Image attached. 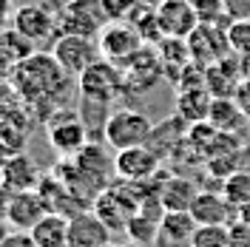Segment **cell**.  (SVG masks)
<instances>
[{
    "label": "cell",
    "instance_id": "d590c367",
    "mask_svg": "<svg viewBox=\"0 0 250 247\" xmlns=\"http://www.w3.org/2000/svg\"><path fill=\"white\" fill-rule=\"evenodd\" d=\"M0 247H37V242L31 239V233H23V230H12L6 236V242Z\"/></svg>",
    "mask_w": 250,
    "mask_h": 247
},
{
    "label": "cell",
    "instance_id": "74e56055",
    "mask_svg": "<svg viewBox=\"0 0 250 247\" xmlns=\"http://www.w3.org/2000/svg\"><path fill=\"white\" fill-rule=\"evenodd\" d=\"M15 68H17V62H15V60H9V57L0 51V88L12 82V77H15Z\"/></svg>",
    "mask_w": 250,
    "mask_h": 247
},
{
    "label": "cell",
    "instance_id": "ee69618b",
    "mask_svg": "<svg viewBox=\"0 0 250 247\" xmlns=\"http://www.w3.org/2000/svg\"><path fill=\"white\" fill-rule=\"evenodd\" d=\"M103 247H123V245H114V242H108V245H103Z\"/></svg>",
    "mask_w": 250,
    "mask_h": 247
},
{
    "label": "cell",
    "instance_id": "30bf717a",
    "mask_svg": "<svg viewBox=\"0 0 250 247\" xmlns=\"http://www.w3.org/2000/svg\"><path fill=\"white\" fill-rule=\"evenodd\" d=\"M162 159L159 154H154L148 145H137V148H125L114 154V176L123 179V182H151L156 173H159Z\"/></svg>",
    "mask_w": 250,
    "mask_h": 247
},
{
    "label": "cell",
    "instance_id": "7bdbcfd3",
    "mask_svg": "<svg viewBox=\"0 0 250 247\" xmlns=\"http://www.w3.org/2000/svg\"><path fill=\"white\" fill-rule=\"evenodd\" d=\"M140 6H148V9H159L162 6V0H137Z\"/></svg>",
    "mask_w": 250,
    "mask_h": 247
},
{
    "label": "cell",
    "instance_id": "4dcf8cb0",
    "mask_svg": "<svg viewBox=\"0 0 250 247\" xmlns=\"http://www.w3.org/2000/svg\"><path fill=\"white\" fill-rule=\"evenodd\" d=\"M196 15L199 23H213V26H230L233 20L228 15V0H188Z\"/></svg>",
    "mask_w": 250,
    "mask_h": 247
},
{
    "label": "cell",
    "instance_id": "cb8c5ba5",
    "mask_svg": "<svg viewBox=\"0 0 250 247\" xmlns=\"http://www.w3.org/2000/svg\"><path fill=\"white\" fill-rule=\"evenodd\" d=\"M31 108L29 103L23 100V94L17 91L15 85H3L0 88V123H12V125H20L29 131V123H31Z\"/></svg>",
    "mask_w": 250,
    "mask_h": 247
},
{
    "label": "cell",
    "instance_id": "e0dca14e",
    "mask_svg": "<svg viewBox=\"0 0 250 247\" xmlns=\"http://www.w3.org/2000/svg\"><path fill=\"white\" fill-rule=\"evenodd\" d=\"M190 216L196 219V225H233L236 210L222 190H199L190 205Z\"/></svg>",
    "mask_w": 250,
    "mask_h": 247
},
{
    "label": "cell",
    "instance_id": "83f0119b",
    "mask_svg": "<svg viewBox=\"0 0 250 247\" xmlns=\"http://www.w3.org/2000/svg\"><path fill=\"white\" fill-rule=\"evenodd\" d=\"M26 139H29L26 128L12 123H0V165L17 154H26Z\"/></svg>",
    "mask_w": 250,
    "mask_h": 247
},
{
    "label": "cell",
    "instance_id": "d6986e66",
    "mask_svg": "<svg viewBox=\"0 0 250 247\" xmlns=\"http://www.w3.org/2000/svg\"><path fill=\"white\" fill-rule=\"evenodd\" d=\"M196 219L190 210H165L159 219V239L156 245L165 247H190V236L196 230Z\"/></svg>",
    "mask_w": 250,
    "mask_h": 247
},
{
    "label": "cell",
    "instance_id": "277c9868",
    "mask_svg": "<svg viewBox=\"0 0 250 247\" xmlns=\"http://www.w3.org/2000/svg\"><path fill=\"white\" fill-rule=\"evenodd\" d=\"M77 88L83 100H94V103H105L111 105L120 94H125V74L117 62L100 60L94 62L91 68H85L77 77Z\"/></svg>",
    "mask_w": 250,
    "mask_h": 247
},
{
    "label": "cell",
    "instance_id": "8992f818",
    "mask_svg": "<svg viewBox=\"0 0 250 247\" xmlns=\"http://www.w3.org/2000/svg\"><path fill=\"white\" fill-rule=\"evenodd\" d=\"M51 57L60 62V68L68 77L77 80L85 68H91L100 60V43L94 37H83V34H65L60 31L51 40Z\"/></svg>",
    "mask_w": 250,
    "mask_h": 247
},
{
    "label": "cell",
    "instance_id": "f35d334b",
    "mask_svg": "<svg viewBox=\"0 0 250 247\" xmlns=\"http://www.w3.org/2000/svg\"><path fill=\"white\" fill-rule=\"evenodd\" d=\"M239 57V71H242V77L250 80V54H236Z\"/></svg>",
    "mask_w": 250,
    "mask_h": 247
},
{
    "label": "cell",
    "instance_id": "ab89813d",
    "mask_svg": "<svg viewBox=\"0 0 250 247\" xmlns=\"http://www.w3.org/2000/svg\"><path fill=\"white\" fill-rule=\"evenodd\" d=\"M236 222H248L250 225V202H245L242 207H236Z\"/></svg>",
    "mask_w": 250,
    "mask_h": 247
},
{
    "label": "cell",
    "instance_id": "836d02e7",
    "mask_svg": "<svg viewBox=\"0 0 250 247\" xmlns=\"http://www.w3.org/2000/svg\"><path fill=\"white\" fill-rule=\"evenodd\" d=\"M108 20H128V15L137 9V0H103Z\"/></svg>",
    "mask_w": 250,
    "mask_h": 247
},
{
    "label": "cell",
    "instance_id": "ffe728a7",
    "mask_svg": "<svg viewBox=\"0 0 250 247\" xmlns=\"http://www.w3.org/2000/svg\"><path fill=\"white\" fill-rule=\"evenodd\" d=\"M210 103H213V97H210V91L205 85H199V88H179V94H176V117L185 125L208 123Z\"/></svg>",
    "mask_w": 250,
    "mask_h": 247
},
{
    "label": "cell",
    "instance_id": "d4e9b609",
    "mask_svg": "<svg viewBox=\"0 0 250 247\" xmlns=\"http://www.w3.org/2000/svg\"><path fill=\"white\" fill-rule=\"evenodd\" d=\"M208 123L213 125L216 131H222V134H236L242 125L248 123V117L236 105V100H213L210 103V114H208Z\"/></svg>",
    "mask_w": 250,
    "mask_h": 247
},
{
    "label": "cell",
    "instance_id": "52a82bcc",
    "mask_svg": "<svg viewBox=\"0 0 250 247\" xmlns=\"http://www.w3.org/2000/svg\"><path fill=\"white\" fill-rule=\"evenodd\" d=\"M111 20L105 15L103 0H71L60 15V31L65 34H83V37H100V31Z\"/></svg>",
    "mask_w": 250,
    "mask_h": 247
},
{
    "label": "cell",
    "instance_id": "7a4b0ae2",
    "mask_svg": "<svg viewBox=\"0 0 250 247\" xmlns=\"http://www.w3.org/2000/svg\"><path fill=\"white\" fill-rule=\"evenodd\" d=\"M91 210L108 225V230H125V225L137 216V210H140L137 185L134 182H123V179L111 182L105 190L97 193Z\"/></svg>",
    "mask_w": 250,
    "mask_h": 247
},
{
    "label": "cell",
    "instance_id": "4316f807",
    "mask_svg": "<svg viewBox=\"0 0 250 247\" xmlns=\"http://www.w3.org/2000/svg\"><path fill=\"white\" fill-rule=\"evenodd\" d=\"M128 23L137 29V34L142 37L145 46H156L162 40V31H159V20H156V9H148V6H140L128 15Z\"/></svg>",
    "mask_w": 250,
    "mask_h": 247
},
{
    "label": "cell",
    "instance_id": "5b68a950",
    "mask_svg": "<svg viewBox=\"0 0 250 247\" xmlns=\"http://www.w3.org/2000/svg\"><path fill=\"white\" fill-rule=\"evenodd\" d=\"M46 137L48 145L60 156H77L88 145V128L83 123L80 111L74 108H60L46 120Z\"/></svg>",
    "mask_w": 250,
    "mask_h": 247
},
{
    "label": "cell",
    "instance_id": "9a60e30c",
    "mask_svg": "<svg viewBox=\"0 0 250 247\" xmlns=\"http://www.w3.org/2000/svg\"><path fill=\"white\" fill-rule=\"evenodd\" d=\"M242 71H239V57L230 54L225 60L213 62L210 68H205V88L210 91L213 100H233L239 85H242Z\"/></svg>",
    "mask_w": 250,
    "mask_h": 247
},
{
    "label": "cell",
    "instance_id": "8fae6325",
    "mask_svg": "<svg viewBox=\"0 0 250 247\" xmlns=\"http://www.w3.org/2000/svg\"><path fill=\"white\" fill-rule=\"evenodd\" d=\"M120 68H123V74H125V88H128V94H140V91L154 88L156 82L162 80V74H165L156 46H142Z\"/></svg>",
    "mask_w": 250,
    "mask_h": 247
},
{
    "label": "cell",
    "instance_id": "8d00e7d4",
    "mask_svg": "<svg viewBox=\"0 0 250 247\" xmlns=\"http://www.w3.org/2000/svg\"><path fill=\"white\" fill-rule=\"evenodd\" d=\"M233 100H236V105L242 108V114L250 120V80H242V85H239Z\"/></svg>",
    "mask_w": 250,
    "mask_h": 247
},
{
    "label": "cell",
    "instance_id": "b9f144b4",
    "mask_svg": "<svg viewBox=\"0 0 250 247\" xmlns=\"http://www.w3.org/2000/svg\"><path fill=\"white\" fill-rule=\"evenodd\" d=\"M6 17H9V0H0V26L6 23Z\"/></svg>",
    "mask_w": 250,
    "mask_h": 247
},
{
    "label": "cell",
    "instance_id": "ac0fdd59",
    "mask_svg": "<svg viewBox=\"0 0 250 247\" xmlns=\"http://www.w3.org/2000/svg\"><path fill=\"white\" fill-rule=\"evenodd\" d=\"M43 179V173L37 168V162L29 154H17L9 162H3V176H0V185L12 193H23V190H37Z\"/></svg>",
    "mask_w": 250,
    "mask_h": 247
},
{
    "label": "cell",
    "instance_id": "5bb4252c",
    "mask_svg": "<svg viewBox=\"0 0 250 247\" xmlns=\"http://www.w3.org/2000/svg\"><path fill=\"white\" fill-rule=\"evenodd\" d=\"M46 213H51V210H48V205L43 202V196L37 190H23V193H12L9 210H6V222L12 227H17V230L29 233Z\"/></svg>",
    "mask_w": 250,
    "mask_h": 247
},
{
    "label": "cell",
    "instance_id": "d6a6232c",
    "mask_svg": "<svg viewBox=\"0 0 250 247\" xmlns=\"http://www.w3.org/2000/svg\"><path fill=\"white\" fill-rule=\"evenodd\" d=\"M228 43L233 54H250V17L233 20L228 26Z\"/></svg>",
    "mask_w": 250,
    "mask_h": 247
},
{
    "label": "cell",
    "instance_id": "f1b7e54d",
    "mask_svg": "<svg viewBox=\"0 0 250 247\" xmlns=\"http://www.w3.org/2000/svg\"><path fill=\"white\" fill-rule=\"evenodd\" d=\"M0 51L9 60L23 62L26 57L34 54V43H31L29 37H23L17 29H6V31H0Z\"/></svg>",
    "mask_w": 250,
    "mask_h": 247
},
{
    "label": "cell",
    "instance_id": "4fadbf2b",
    "mask_svg": "<svg viewBox=\"0 0 250 247\" xmlns=\"http://www.w3.org/2000/svg\"><path fill=\"white\" fill-rule=\"evenodd\" d=\"M156 20L162 37H179V40H188L199 26V15L188 0H162V6L156 9Z\"/></svg>",
    "mask_w": 250,
    "mask_h": 247
},
{
    "label": "cell",
    "instance_id": "1f68e13d",
    "mask_svg": "<svg viewBox=\"0 0 250 247\" xmlns=\"http://www.w3.org/2000/svg\"><path fill=\"white\" fill-rule=\"evenodd\" d=\"M222 193L233 205V210L242 207L245 202H250V170H236L233 176H228L222 182Z\"/></svg>",
    "mask_w": 250,
    "mask_h": 247
},
{
    "label": "cell",
    "instance_id": "484cf974",
    "mask_svg": "<svg viewBox=\"0 0 250 247\" xmlns=\"http://www.w3.org/2000/svg\"><path fill=\"white\" fill-rule=\"evenodd\" d=\"M159 219L156 213H145V210H137V216L125 225V233L128 239L137 247H154L156 239H159Z\"/></svg>",
    "mask_w": 250,
    "mask_h": 247
},
{
    "label": "cell",
    "instance_id": "ba28073f",
    "mask_svg": "<svg viewBox=\"0 0 250 247\" xmlns=\"http://www.w3.org/2000/svg\"><path fill=\"white\" fill-rule=\"evenodd\" d=\"M188 48H190V60L199 62L202 68H210L213 62L233 54L228 43V26H213V23H199L188 37Z\"/></svg>",
    "mask_w": 250,
    "mask_h": 247
},
{
    "label": "cell",
    "instance_id": "e575fe53",
    "mask_svg": "<svg viewBox=\"0 0 250 247\" xmlns=\"http://www.w3.org/2000/svg\"><path fill=\"white\" fill-rule=\"evenodd\" d=\"M230 247H250V225L233 222L230 225Z\"/></svg>",
    "mask_w": 250,
    "mask_h": 247
},
{
    "label": "cell",
    "instance_id": "60d3db41",
    "mask_svg": "<svg viewBox=\"0 0 250 247\" xmlns=\"http://www.w3.org/2000/svg\"><path fill=\"white\" fill-rule=\"evenodd\" d=\"M9 227H12V225H9V222H6V219L0 216V245H3V242H6V236H9V233H12V230H9Z\"/></svg>",
    "mask_w": 250,
    "mask_h": 247
},
{
    "label": "cell",
    "instance_id": "6da1fadb",
    "mask_svg": "<svg viewBox=\"0 0 250 247\" xmlns=\"http://www.w3.org/2000/svg\"><path fill=\"white\" fill-rule=\"evenodd\" d=\"M12 85L23 94L31 114L46 123L54 111L65 108L68 88L74 85V77H68L60 68V62L51 57V51H34L31 57L17 62Z\"/></svg>",
    "mask_w": 250,
    "mask_h": 247
},
{
    "label": "cell",
    "instance_id": "603a6c76",
    "mask_svg": "<svg viewBox=\"0 0 250 247\" xmlns=\"http://www.w3.org/2000/svg\"><path fill=\"white\" fill-rule=\"evenodd\" d=\"M29 233L37 247H68V219L60 213H46Z\"/></svg>",
    "mask_w": 250,
    "mask_h": 247
},
{
    "label": "cell",
    "instance_id": "7402d4cb",
    "mask_svg": "<svg viewBox=\"0 0 250 247\" xmlns=\"http://www.w3.org/2000/svg\"><path fill=\"white\" fill-rule=\"evenodd\" d=\"M156 51H159L162 68L171 74L173 82H179L182 71L190 65V48H188V40H179V37H162V40L156 43Z\"/></svg>",
    "mask_w": 250,
    "mask_h": 247
},
{
    "label": "cell",
    "instance_id": "9c48e42d",
    "mask_svg": "<svg viewBox=\"0 0 250 247\" xmlns=\"http://www.w3.org/2000/svg\"><path fill=\"white\" fill-rule=\"evenodd\" d=\"M97 43H100V54H103V60L117 62V65L128 62L142 46H145L142 37L137 34V29H134L128 20H111L108 26L100 31Z\"/></svg>",
    "mask_w": 250,
    "mask_h": 247
},
{
    "label": "cell",
    "instance_id": "f546056e",
    "mask_svg": "<svg viewBox=\"0 0 250 247\" xmlns=\"http://www.w3.org/2000/svg\"><path fill=\"white\" fill-rule=\"evenodd\" d=\"M190 247H230V225H199L190 236Z\"/></svg>",
    "mask_w": 250,
    "mask_h": 247
},
{
    "label": "cell",
    "instance_id": "44dd1931",
    "mask_svg": "<svg viewBox=\"0 0 250 247\" xmlns=\"http://www.w3.org/2000/svg\"><path fill=\"white\" fill-rule=\"evenodd\" d=\"M196 196H199V187L188 176H168L159 187V202L165 210H190Z\"/></svg>",
    "mask_w": 250,
    "mask_h": 247
},
{
    "label": "cell",
    "instance_id": "7c38bea8",
    "mask_svg": "<svg viewBox=\"0 0 250 247\" xmlns=\"http://www.w3.org/2000/svg\"><path fill=\"white\" fill-rule=\"evenodd\" d=\"M12 29H17L23 37H29L31 43H48L60 34V17H54L46 6L40 3H29V6H20L15 12L12 20Z\"/></svg>",
    "mask_w": 250,
    "mask_h": 247
},
{
    "label": "cell",
    "instance_id": "2e32d148",
    "mask_svg": "<svg viewBox=\"0 0 250 247\" xmlns=\"http://www.w3.org/2000/svg\"><path fill=\"white\" fill-rule=\"evenodd\" d=\"M111 242V230L94 210H83L68 219V247H103Z\"/></svg>",
    "mask_w": 250,
    "mask_h": 247
},
{
    "label": "cell",
    "instance_id": "3957f363",
    "mask_svg": "<svg viewBox=\"0 0 250 247\" xmlns=\"http://www.w3.org/2000/svg\"><path fill=\"white\" fill-rule=\"evenodd\" d=\"M151 131H154V123H151V117L145 111L120 108V111H111L103 139L108 142V148H114V154H117V151H125V148L148 145Z\"/></svg>",
    "mask_w": 250,
    "mask_h": 247
}]
</instances>
